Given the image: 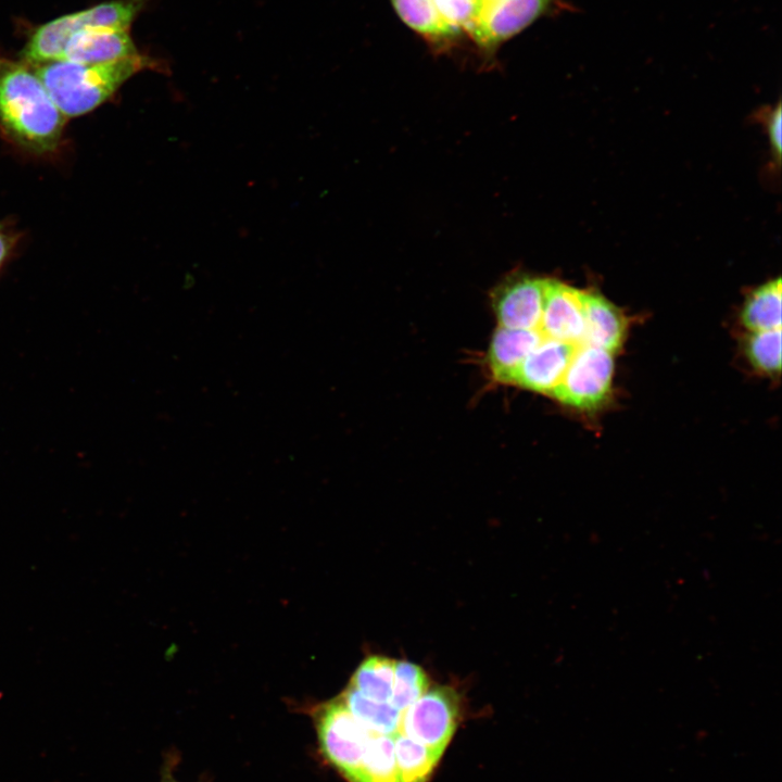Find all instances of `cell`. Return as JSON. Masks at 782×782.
<instances>
[{
  "label": "cell",
  "instance_id": "cell-9",
  "mask_svg": "<svg viewBox=\"0 0 782 782\" xmlns=\"http://www.w3.org/2000/svg\"><path fill=\"white\" fill-rule=\"evenodd\" d=\"M583 329L582 291L548 279L539 327L543 337L579 345Z\"/></svg>",
  "mask_w": 782,
  "mask_h": 782
},
{
  "label": "cell",
  "instance_id": "cell-18",
  "mask_svg": "<svg viewBox=\"0 0 782 782\" xmlns=\"http://www.w3.org/2000/svg\"><path fill=\"white\" fill-rule=\"evenodd\" d=\"M393 737L400 782H427L442 753L400 732Z\"/></svg>",
  "mask_w": 782,
  "mask_h": 782
},
{
  "label": "cell",
  "instance_id": "cell-3",
  "mask_svg": "<svg viewBox=\"0 0 782 782\" xmlns=\"http://www.w3.org/2000/svg\"><path fill=\"white\" fill-rule=\"evenodd\" d=\"M147 0H113L54 18L35 29L21 52L23 62L35 65L62 59L72 36L89 27L126 29Z\"/></svg>",
  "mask_w": 782,
  "mask_h": 782
},
{
  "label": "cell",
  "instance_id": "cell-16",
  "mask_svg": "<svg viewBox=\"0 0 782 782\" xmlns=\"http://www.w3.org/2000/svg\"><path fill=\"white\" fill-rule=\"evenodd\" d=\"M394 668V659L381 655L368 656L358 665L349 685L369 699L390 703Z\"/></svg>",
  "mask_w": 782,
  "mask_h": 782
},
{
  "label": "cell",
  "instance_id": "cell-12",
  "mask_svg": "<svg viewBox=\"0 0 782 782\" xmlns=\"http://www.w3.org/2000/svg\"><path fill=\"white\" fill-rule=\"evenodd\" d=\"M543 338L539 329L499 326L491 337L487 352V365L492 378L496 382L510 383L517 368Z\"/></svg>",
  "mask_w": 782,
  "mask_h": 782
},
{
  "label": "cell",
  "instance_id": "cell-15",
  "mask_svg": "<svg viewBox=\"0 0 782 782\" xmlns=\"http://www.w3.org/2000/svg\"><path fill=\"white\" fill-rule=\"evenodd\" d=\"M781 279L770 280L748 294L741 314L751 331L781 328Z\"/></svg>",
  "mask_w": 782,
  "mask_h": 782
},
{
  "label": "cell",
  "instance_id": "cell-6",
  "mask_svg": "<svg viewBox=\"0 0 782 782\" xmlns=\"http://www.w3.org/2000/svg\"><path fill=\"white\" fill-rule=\"evenodd\" d=\"M459 706V695L453 688H428L402 712L399 732L443 753L458 722Z\"/></svg>",
  "mask_w": 782,
  "mask_h": 782
},
{
  "label": "cell",
  "instance_id": "cell-7",
  "mask_svg": "<svg viewBox=\"0 0 782 782\" xmlns=\"http://www.w3.org/2000/svg\"><path fill=\"white\" fill-rule=\"evenodd\" d=\"M548 278L515 272L505 277L491 294L499 326L510 329H539Z\"/></svg>",
  "mask_w": 782,
  "mask_h": 782
},
{
  "label": "cell",
  "instance_id": "cell-22",
  "mask_svg": "<svg viewBox=\"0 0 782 782\" xmlns=\"http://www.w3.org/2000/svg\"><path fill=\"white\" fill-rule=\"evenodd\" d=\"M441 21L455 34L464 28L470 30L479 18L484 0H432Z\"/></svg>",
  "mask_w": 782,
  "mask_h": 782
},
{
  "label": "cell",
  "instance_id": "cell-2",
  "mask_svg": "<svg viewBox=\"0 0 782 782\" xmlns=\"http://www.w3.org/2000/svg\"><path fill=\"white\" fill-rule=\"evenodd\" d=\"M140 53L109 63L83 64L58 60L30 65L66 118L87 114L110 99L138 72L155 68Z\"/></svg>",
  "mask_w": 782,
  "mask_h": 782
},
{
  "label": "cell",
  "instance_id": "cell-13",
  "mask_svg": "<svg viewBox=\"0 0 782 782\" xmlns=\"http://www.w3.org/2000/svg\"><path fill=\"white\" fill-rule=\"evenodd\" d=\"M584 329L581 344L615 353L626 335L622 313L603 295L582 291Z\"/></svg>",
  "mask_w": 782,
  "mask_h": 782
},
{
  "label": "cell",
  "instance_id": "cell-8",
  "mask_svg": "<svg viewBox=\"0 0 782 782\" xmlns=\"http://www.w3.org/2000/svg\"><path fill=\"white\" fill-rule=\"evenodd\" d=\"M554 1L501 0L488 3L469 31L480 46L494 47L544 14Z\"/></svg>",
  "mask_w": 782,
  "mask_h": 782
},
{
  "label": "cell",
  "instance_id": "cell-20",
  "mask_svg": "<svg viewBox=\"0 0 782 782\" xmlns=\"http://www.w3.org/2000/svg\"><path fill=\"white\" fill-rule=\"evenodd\" d=\"M428 689L425 670L407 660H395L390 704L403 712Z\"/></svg>",
  "mask_w": 782,
  "mask_h": 782
},
{
  "label": "cell",
  "instance_id": "cell-10",
  "mask_svg": "<svg viewBox=\"0 0 782 782\" xmlns=\"http://www.w3.org/2000/svg\"><path fill=\"white\" fill-rule=\"evenodd\" d=\"M577 345L543 338L515 371L510 384L551 394L559 384Z\"/></svg>",
  "mask_w": 782,
  "mask_h": 782
},
{
  "label": "cell",
  "instance_id": "cell-23",
  "mask_svg": "<svg viewBox=\"0 0 782 782\" xmlns=\"http://www.w3.org/2000/svg\"><path fill=\"white\" fill-rule=\"evenodd\" d=\"M781 105L780 103L771 110L766 118V128L770 147L774 159L780 161L781 157Z\"/></svg>",
  "mask_w": 782,
  "mask_h": 782
},
{
  "label": "cell",
  "instance_id": "cell-26",
  "mask_svg": "<svg viewBox=\"0 0 782 782\" xmlns=\"http://www.w3.org/2000/svg\"><path fill=\"white\" fill-rule=\"evenodd\" d=\"M163 782H177V781H175L174 779H169V778H168V779L164 780Z\"/></svg>",
  "mask_w": 782,
  "mask_h": 782
},
{
  "label": "cell",
  "instance_id": "cell-17",
  "mask_svg": "<svg viewBox=\"0 0 782 782\" xmlns=\"http://www.w3.org/2000/svg\"><path fill=\"white\" fill-rule=\"evenodd\" d=\"M352 782H400L393 735L374 734Z\"/></svg>",
  "mask_w": 782,
  "mask_h": 782
},
{
  "label": "cell",
  "instance_id": "cell-25",
  "mask_svg": "<svg viewBox=\"0 0 782 782\" xmlns=\"http://www.w3.org/2000/svg\"><path fill=\"white\" fill-rule=\"evenodd\" d=\"M496 1H501V0H484L485 4L496 2Z\"/></svg>",
  "mask_w": 782,
  "mask_h": 782
},
{
  "label": "cell",
  "instance_id": "cell-27",
  "mask_svg": "<svg viewBox=\"0 0 782 782\" xmlns=\"http://www.w3.org/2000/svg\"><path fill=\"white\" fill-rule=\"evenodd\" d=\"M3 228L2 224L0 223V229Z\"/></svg>",
  "mask_w": 782,
  "mask_h": 782
},
{
  "label": "cell",
  "instance_id": "cell-5",
  "mask_svg": "<svg viewBox=\"0 0 782 782\" xmlns=\"http://www.w3.org/2000/svg\"><path fill=\"white\" fill-rule=\"evenodd\" d=\"M613 375V353L579 344L563 379L551 395L575 408H597L610 393Z\"/></svg>",
  "mask_w": 782,
  "mask_h": 782
},
{
  "label": "cell",
  "instance_id": "cell-4",
  "mask_svg": "<svg viewBox=\"0 0 782 782\" xmlns=\"http://www.w3.org/2000/svg\"><path fill=\"white\" fill-rule=\"evenodd\" d=\"M315 724L324 756L352 782L374 734L353 717L341 696L317 708Z\"/></svg>",
  "mask_w": 782,
  "mask_h": 782
},
{
  "label": "cell",
  "instance_id": "cell-1",
  "mask_svg": "<svg viewBox=\"0 0 782 782\" xmlns=\"http://www.w3.org/2000/svg\"><path fill=\"white\" fill-rule=\"evenodd\" d=\"M66 117L34 68L0 54V128L17 147L35 154L60 144Z\"/></svg>",
  "mask_w": 782,
  "mask_h": 782
},
{
  "label": "cell",
  "instance_id": "cell-11",
  "mask_svg": "<svg viewBox=\"0 0 782 782\" xmlns=\"http://www.w3.org/2000/svg\"><path fill=\"white\" fill-rule=\"evenodd\" d=\"M139 54L129 30L89 27L67 41L61 60L83 64H100Z\"/></svg>",
  "mask_w": 782,
  "mask_h": 782
},
{
  "label": "cell",
  "instance_id": "cell-21",
  "mask_svg": "<svg viewBox=\"0 0 782 782\" xmlns=\"http://www.w3.org/2000/svg\"><path fill=\"white\" fill-rule=\"evenodd\" d=\"M751 364L765 374H779L781 369V328L752 331L746 341Z\"/></svg>",
  "mask_w": 782,
  "mask_h": 782
},
{
  "label": "cell",
  "instance_id": "cell-19",
  "mask_svg": "<svg viewBox=\"0 0 782 782\" xmlns=\"http://www.w3.org/2000/svg\"><path fill=\"white\" fill-rule=\"evenodd\" d=\"M403 22L433 40L449 38L455 33L439 17L432 0H391Z\"/></svg>",
  "mask_w": 782,
  "mask_h": 782
},
{
  "label": "cell",
  "instance_id": "cell-14",
  "mask_svg": "<svg viewBox=\"0 0 782 782\" xmlns=\"http://www.w3.org/2000/svg\"><path fill=\"white\" fill-rule=\"evenodd\" d=\"M341 698L353 717L371 734L394 735L399 732L402 712L390 703L369 699L350 685Z\"/></svg>",
  "mask_w": 782,
  "mask_h": 782
},
{
  "label": "cell",
  "instance_id": "cell-24",
  "mask_svg": "<svg viewBox=\"0 0 782 782\" xmlns=\"http://www.w3.org/2000/svg\"><path fill=\"white\" fill-rule=\"evenodd\" d=\"M15 243V239L8 232L3 231V228L0 229V269L5 263L7 258L9 257L13 247Z\"/></svg>",
  "mask_w": 782,
  "mask_h": 782
}]
</instances>
